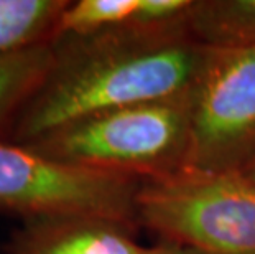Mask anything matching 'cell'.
<instances>
[{"instance_id": "6da1fadb", "label": "cell", "mask_w": 255, "mask_h": 254, "mask_svg": "<svg viewBox=\"0 0 255 254\" xmlns=\"http://www.w3.org/2000/svg\"><path fill=\"white\" fill-rule=\"evenodd\" d=\"M203 55L204 46L188 30H155L133 21L59 36L50 73L5 142L23 145L102 111L183 98L191 91Z\"/></svg>"}, {"instance_id": "7a4b0ae2", "label": "cell", "mask_w": 255, "mask_h": 254, "mask_svg": "<svg viewBox=\"0 0 255 254\" xmlns=\"http://www.w3.org/2000/svg\"><path fill=\"white\" fill-rule=\"evenodd\" d=\"M188 94L76 119L23 145L63 164L140 182L165 178L188 164Z\"/></svg>"}, {"instance_id": "5b68a950", "label": "cell", "mask_w": 255, "mask_h": 254, "mask_svg": "<svg viewBox=\"0 0 255 254\" xmlns=\"http://www.w3.org/2000/svg\"><path fill=\"white\" fill-rule=\"evenodd\" d=\"M137 178L48 159L0 140V210L25 220L59 215L104 216L138 228Z\"/></svg>"}, {"instance_id": "9c48e42d", "label": "cell", "mask_w": 255, "mask_h": 254, "mask_svg": "<svg viewBox=\"0 0 255 254\" xmlns=\"http://www.w3.org/2000/svg\"><path fill=\"white\" fill-rule=\"evenodd\" d=\"M68 0H0V55L58 38Z\"/></svg>"}, {"instance_id": "52a82bcc", "label": "cell", "mask_w": 255, "mask_h": 254, "mask_svg": "<svg viewBox=\"0 0 255 254\" xmlns=\"http://www.w3.org/2000/svg\"><path fill=\"white\" fill-rule=\"evenodd\" d=\"M55 63V41L0 55V140L46 79Z\"/></svg>"}, {"instance_id": "7c38bea8", "label": "cell", "mask_w": 255, "mask_h": 254, "mask_svg": "<svg viewBox=\"0 0 255 254\" xmlns=\"http://www.w3.org/2000/svg\"><path fill=\"white\" fill-rule=\"evenodd\" d=\"M242 174H244V175H247L249 178H251V180H252V182H255V160L252 162V164H251V165H249V167H247V169H246V170H244V172H242Z\"/></svg>"}, {"instance_id": "30bf717a", "label": "cell", "mask_w": 255, "mask_h": 254, "mask_svg": "<svg viewBox=\"0 0 255 254\" xmlns=\"http://www.w3.org/2000/svg\"><path fill=\"white\" fill-rule=\"evenodd\" d=\"M137 5L138 0L69 2L58 21V38L66 35H89L124 25L132 20Z\"/></svg>"}, {"instance_id": "3957f363", "label": "cell", "mask_w": 255, "mask_h": 254, "mask_svg": "<svg viewBox=\"0 0 255 254\" xmlns=\"http://www.w3.org/2000/svg\"><path fill=\"white\" fill-rule=\"evenodd\" d=\"M137 220L201 254H255V182L242 172L184 167L142 183Z\"/></svg>"}, {"instance_id": "8992f818", "label": "cell", "mask_w": 255, "mask_h": 254, "mask_svg": "<svg viewBox=\"0 0 255 254\" xmlns=\"http://www.w3.org/2000/svg\"><path fill=\"white\" fill-rule=\"evenodd\" d=\"M137 228L94 215L28 218L3 243V254H143Z\"/></svg>"}, {"instance_id": "8fae6325", "label": "cell", "mask_w": 255, "mask_h": 254, "mask_svg": "<svg viewBox=\"0 0 255 254\" xmlns=\"http://www.w3.org/2000/svg\"><path fill=\"white\" fill-rule=\"evenodd\" d=\"M143 254H201L193 248L176 245V243L170 241H161L158 246H151L146 248V251Z\"/></svg>"}, {"instance_id": "277c9868", "label": "cell", "mask_w": 255, "mask_h": 254, "mask_svg": "<svg viewBox=\"0 0 255 254\" xmlns=\"http://www.w3.org/2000/svg\"><path fill=\"white\" fill-rule=\"evenodd\" d=\"M188 101L186 167L246 170L255 160V46H204Z\"/></svg>"}, {"instance_id": "ba28073f", "label": "cell", "mask_w": 255, "mask_h": 254, "mask_svg": "<svg viewBox=\"0 0 255 254\" xmlns=\"http://www.w3.org/2000/svg\"><path fill=\"white\" fill-rule=\"evenodd\" d=\"M186 25L203 46H255V0H193Z\"/></svg>"}]
</instances>
